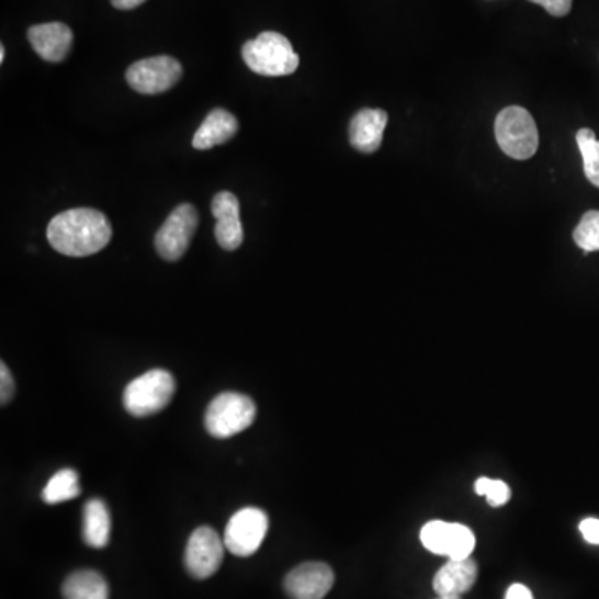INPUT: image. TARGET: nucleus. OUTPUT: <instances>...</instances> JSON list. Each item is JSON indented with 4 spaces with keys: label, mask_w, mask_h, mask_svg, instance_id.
Returning <instances> with one entry per match:
<instances>
[{
    "label": "nucleus",
    "mask_w": 599,
    "mask_h": 599,
    "mask_svg": "<svg viewBox=\"0 0 599 599\" xmlns=\"http://www.w3.org/2000/svg\"><path fill=\"white\" fill-rule=\"evenodd\" d=\"M48 244L67 257H89L108 247L112 225L102 212L93 208H72L50 221Z\"/></svg>",
    "instance_id": "1"
},
{
    "label": "nucleus",
    "mask_w": 599,
    "mask_h": 599,
    "mask_svg": "<svg viewBox=\"0 0 599 599\" xmlns=\"http://www.w3.org/2000/svg\"><path fill=\"white\" fill-rule=\"evenodd\" d=\"M241 57L248 69L263 77L292 76L300 66V57L285 35L262 32L253 41L245 42Z\"/></svg>",
    "instance_id": "2"
},
{
    "label": "nucleus",
    "mask_w": 599,
    "mask_h": 599,
    "mask_svg": "<svg viewBox=\"0 0 599 599\" xmlns=\"http://www.w3.org/2000/svg\"><path fill=\"white\" fill-rule=\"evenodd\" d=\"M177 383L167 370H150L132 380L124 392V407L132 417L144 418L169 407Z\"/></svg>",
    "instance_id": "3"
},
{
    "label": "nucleus",
    "mask_w": 599,
    "mask_h": 599,
    "mask_svg": "<svg viewBox=\"0 0 599 599\" xmlns=\"http://www.w3.org/2000/svg\"><path fill=\"white\" fill-rule=\"evenodd\" d=\"M499 148L515 160H528L538 152L540 135L536 122L527 109L511 105L499 112L495 122Z\"/></svg>",
    "instance_id": "4"
},
{
    "label": "nucleus",
    "mask_w": 599,
    "mask_h": 599,
    "mask_svg": "<svg viewBox=\"0 0 599 599\" xmlns=\"http://www.w3.org/2000/svg\"><path fill=\"white\" fill-rule=\"evenodd\" d=\"M257 407L252 398L241 393L225 392L215 396L205 414V428L214 438L235 437L252 427Z\"/></svg>",
    "instance_id": "5"
},
{
    "label": "nucleus",
    "mask_w": 599,
    "mask_h": 599,
    "mask_svg": "<svg viewBox=\"0 0 599 599\" xmlns=\"http://www.w3.org/2000/svg\"><path fill=\"white\" fill-rule=\"evenodd\" d=\"M269 531V517L260 508L237 511L225 528L224 543L231 555L247 558L257 553Z\"/></svg>",
    "instance_id": "6"
},
{
    "label": "nucleus",
    "mask_w": 599,
    "mask_h": 599,
    "mask_svg": "<svg viewBox=\"0 0 599 599\" xmlns=\"http://www.w3.org/2000/svg\"><path fill=\"white\" fill-rule=\"evenodd\" d=\"M182 66L170 56L148 57L127 69L128 86L144 95H157L172 89L182 79Z\"/></svg>",
    "instance_id": "7"
},
{
    "label": "nucleus",
    "mask_w": 599,
    "mask_h": 599,
    "mask_svg": "<svg viewBox=\"0 0 599 599\" xmlns=\"http://www.w3.org/2000/svg\"><path fill=\"white\" fill-rule=\"evenodd\" d=\"M420 540L428 552L448 560H465L476 546L475 533L465 524L428 521L420 531Z\"/></svg>",
    "instance_id": "8"
},
{
    "label": "nucleus",
    "mask_w": 599,
    "mask_h": 599,
    "mask_svg": "<svg viewBox=\"0 0 599 599\" xmlns=\"http://www.w3.org/2000/svg\"><path fill=\"white\" fill-rule=\"evenodd\" d=\"M199 225V212L193 205L182 204L169 215L156 235V248L167 262H177L185 256Z\"/></svg>",
    "instance_id": "9"
},
{
    "label": "nucleus",
    "mask_w": 599,
    "mask_h": 599,
    "mask_svg": "<svg viewBox=\"0 0 599 599\" xmlns=\"http://www.w3.org/2000/svg\"><path fill=\"white\" fill-rule=\"evenodd\" d=\"M224 540L211 527H200L190 534L185 547V568L196 579H207L224 562Z\"/></svg>",
    "instance_id": "10"
},
{
    "label": "nucleus",
    "mask_w": 599,
    "mask_h": 599,
    "mask_svg": "<svg viewBox=\"0 0 599 599\" xmlns=\"http://www.w3.org/2000/svg\"><path fill=\"white\" fill-rule=\"evenodd\" d=\"M335 583L334 569L320 562L296 566L285 576L286 595L292 599H324Z\"/></svg>",
    "instance_id": "11"
},
{
    "label": "nucleus",
    "mask_w": 599,
    "mask_h": 599,
    "mask_svg": "<svg viewBox=\"0 0 599 599\" xmlns=\"http://www.w3.org/2000/svg\"><path fill=\"white\" fill-rule=\"evenodd\" d=\"M212 214L217 218L215 238L227 252L244 244V225L240 221V202L231 192H221L212 200Z\"/></svg>",
    "instance_id": "12"
},
{
    "label": "nucleus",
    "mask_w": 599,
    "mask_h": 599,
    "mask_svg": "<svg viewBox=\"0 0 599 599\" xmlns=\"http://www.w3.org/2000/svg\"><path fill=\"white\" fill-rule=\"evenodd\" d=\"M27 37L37 56L53 64L66 60L74 44L72 31L63 22L32 25Z\"/></svg>",
    "instance_id": "13"
},
{
    "label": "nucleus",
    "mask_w": 599,
    "mask_h": 599,
    "mask_svg": "<svg viewBox=\"0 0 599 599\" xmlns=\"http://www.w3.org/2000/svg\"><path fill=\"white\" fill-rule=\"evenodd\" d=\"M388 114L382 109H362L350 122V144L362 154H373L383 142Z\"/></svg>",
    "instance_id": "14"
},
{
    "label": "nucleus",
    "mask_w": 599,
    "mask_h": 599,
    "mask_svg": "<svg viewBox=\"0 0 599 599\" xmlns=\"http://www.w3.org/2000/svg\"><path fill=\"white\" fill-rule=\"evenodd\" d=\"M478 565L475 560H448L434 575L433 589L438 596H462L475 586Z\"/></svg>",
    "instance_id": "15"
},
{
    "label": "nucleus",
    "mask_w": 599,
    "mask_h": 599,
    "mask_svg": "<svg viewBox=\"0 0 599 599\" xmlns=\"http://www.w3.org/2000/svg\"><path fill=\"white\" fill-rule=\"evenodd\" d=\"M237 117L225 109H214L193 135L192 145L196 150H208L225 144L237 135Z\"/></svg>",
    "instance_id": "16"
},
{
    "label": "nucleus",
    "mask_w": 599,
    "mask_h": 599,
    "mask_svg": "<svg viewBox=\"0 0 599 599\" xmlns=\"http://www.w3.org/2000/svg\"><path fill=\"white\" fill-rule=\"evenodd\" d=\"M112 520L108 505L102 499H89L83 507V541L90 547L102 550L111 541Z\"/></svg>",
    "instance_id": "17"
},
{
    "label": "nucleus",
    "mask_w": 599,
    "mask_h": 599,
    "mask_svg": "<svg viewBox=\"0 0 599 599\" xmlns=\"http://www.w3.org/2000/svg\"><path fill=\"white\" fill-rule=\"evenodd\" d=\"M63 595L66 599H109L111 591L104 576L92 569H82L64 581Z\"/></svg>",
    "instance_id": "18"
},
{
    "label": "nucleus",
    "mask_w": 599,
    "mask_h": 599,
    "mask_svg": "<svg viewBox=\"0 0 599 599\" xmlns=\"http://www.w3.org/2000/svg\"><path fill=\"white\" fill-rule=\"evenodd\" d=\"M80 495L79 475L76 470L64 468L48 479L42 491V499L47 505H59Z\"/></svg>",
    "instance_id": "19"
},
{
    "label": "nucleus",
    "mask_w": 599,
    "mask_h": 599,
    "mask_svg": "<svg viewBox=\"0 0 599 599\" xmlns=\"http://www.w3.org/2000/svg\"><path fill=\"white\" fill-rule=\"evenodd\" d=\"M576 142L581 152L586 179L599 189V140L591 128H581L576 134Z\"/></svg>",
    "instance_id": "20"
},
{
    "label": "nucleus",
    "mask_w": 599,
    "mask_h": 599,
    "mask_svg": "<svg viewBox=\"0 0 599 599\" xmlns=\"http://www.w3.org/2000/svg\"><path fill=\"white\" fill-rule=\"evenodd\" d=\"M573 240L585 253L599 252V211H589L583 215L573 231Z\"/></svg>",
    "instance_id": "21"
},
{
    "label": "nucleus",
    "mask_w": 599,
    "mask_h": 599,
    "mask_svg": "<svg viewBox=\"0 0 599 599\" xmlns=\"http://www.w3.org/2000/svg\"><path fill=\"white\" fill-rule=\"evenodd\" d=\"M476 495L486 496L491 507H504L511 498V489L501 479H489L482 476L475 483Z\"/></svg>",
    "instance_id": "22"
},
{
    "label": "nucleus",
    "mask_w": 599,
    "mask_h": 599,
    "mask_svg": "<svg viewBox=\"0 0 599 599\" xmlns=\"http://www.w3.org/2000/svg\"><path fill=\"white\" fill-rule=\"evenodd\" d=\"M14 392L15 382L12 378L11 370L2 362L0 363V404H2V407H5L11 402Z\"/></svg>",
    "instance_id": "23"
},
{
    "label": "nucleus",
    "mask_w": 599,
    "mask_h": 599,
    "mask_svg": "<svg viewBox=\"0 0 599 599\" xmlns=\"http://www.w3.org/2000/svg\"><path fill=\"white\" fill-rule=\"evenodd\" d=\"M533 4L543 5L553 18H565L572 11L573 0H530Z\"/></svg>",
    "instance_id": "24"
},
{
    "label": "nucleus",
    "mask_w": 599,
    "mask_h": 599,
    "mask_svg": "<svg viewBox=\"0 0 599 599\" xmlns=\"http://www.w3.org/2000/svg\"><path fill=\"white\" fill-rule=\"evenodd\" d=\"M579 531L586 543L599 544V518H586L579 523Z\"/></svg>",
    "instance_id": "25"
},
{
    "label": "nucleus",
    "mask_w": 599,
    "mask_h": 599,
    "mask_svg": "<svg viewBox=\"0 0 599 599\" xmlns=\"http://www.w3.org/2000/svg\"><path fill=\"white\" fill-rule=\"evenodd\" d=\"M505 599H533V595H531V591L527 586L517 583V585H511L510 588H508Z\"/></svg>",
    "instance_id": "26"
},
{
    "label": "nucleus",
    "mask_w": 599,
    "mask_h": 599,
    "mask_svg": "<svg viewBox=\"0 0 599 599\" xmlns=\"http://www.w3.org/2000/svg\"><path fill=\"white\" fill-rule=\"evenodd\" d=\"M111 2L118 11H132L144 4L145 0H111Z\"/></svg>",
    "instance_id": "27"
},
{
    "label": "nucleus",
    "mask_w": 599,
    "mask_h": 599,
    "mask_svg": "<svg viewBox=\"0 0 599 599\" xmlns=\"http://www.w3.org/2000/svg\"><path fill=\"white\" fill-rule=\"evenodd\" d=\"M5 60V47L4 45H2V47H0V63H4Z\"/></svg>",
    "instance_id": "28"
},
{
    "label": "nucleus",
    "mask_w": 599,
    "mask_h": 599,
    "mask_svg": "<svg viewBox=\"0 0 599 599\" xmlns=\"http://www.w3.org/2000/svg\"><path fill=\"white\" fill-rule=\"evenodd\" d=\"M437 599H462V596H438Z\"/></svg>",
    "instance_id": "29"
}]
</instances>
